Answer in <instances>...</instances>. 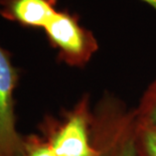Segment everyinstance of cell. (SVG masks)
Segmentation results:
<instances>
[{
    "instance_id": "cell-4",
    "label": "cell",
    "mask_w": 156,
    "mask_h": 156,
    "mask_svg": "<svg viewBox=\"0 0 156 156\" xmlns=\"http://www.w3.org/2000/svg\"><path fill=\"white\" fill-rule=\"evenodd\" d=\"M18 73L10 54L0 45V156H21L25 138L18 132L14 91Z\"/></svg>"
},
{
    "instance_id": "cell-8",
    "label": "cell",
    "mask_w": 156,
    "mask_h": 156,
    "mask_svg": "<svg viewBox=\"0 0 156 156\" xmlns=\"http://www.w3.org/2000/svg\"><path fill=\"white\" fill-rule=\"evenodd\" d=\"M21 156H56L48 140L31 136L25 138Z\"/></svg>"
},
{
    "instance_id": "cell-1",
    "label": "cell",
    "mask_w": 156,
    "mask_h": 156,
    "mask_svg": "<svg viewBox=\"0 0 156 156\" xmlns=\"http://www.w3.org/2000/svg\"><path fill=\"white\" fill-rule=\"evenodd\" d=\"M135 114L111 96L92 110L91 136L99 156H136Z\"/></svg>"
},
{
    "instance_id": "cell-5",
    "label": "cell",
    "mask_w": 156,
    "mask_h": 156,
    "mask_svg": "<svg viewBox=\"0 0 156 156\" xmlns=\"http://www.w3.org/2000/svg\"><path fill=\"white\" fill-rule=\"evenodd\" d=\"M58 0H0V14L23 27L42 28L56 12Z\"/></svg>"
},
{
    "instance_id": "cell-2",
    "label": "cell",
    "mask_w": 156,
    "mask_h": 156,
    "mask_svg": "<svg viewBox=\"0 0 156 156\" xmlns=\"http://www.w3.org/2000/svg\"><path fill=\"white\" fill-rule=\"evenodd\" d=\"M44 29L58 51V59L69 67L84 68L99 49L94 34L80 24L78 16L68 9H58Z\"/></svg>"
},
{
    "instance_id": "cell-3",
    "label": "cell",
    "mask_w": 156,
    "mask_h": 156,
    "mask_svg": "<svg viewBox=\"0 0 156 156\" xmlns=\"http://www.w3.org/2000/svg\"><path fill=\"white\" fill-rule=\"evenodd\" d=\"M91 116L89 99L84 97L48 139L56 156H99L92 141Z\"/></svg>"
},
{
    "instance_id": "cell-6",
    "label": "cell",
    "mask_w": 156,
    "mask_h": 156,
    "mask_svg": "<svg viewBox=\"0 0 156 156\" xmlns=\"http://www.w3.org/2000/svg\"><path fill=\"white\" fill-rule=\"evenodd\" d=\"M135 153L136 156H156V125L136 120Z\"/></svg>"
},
{
    "instance_id": "cell-9",
    "label": "cell",
    "mask_w": 156,
    "mask_h": 156,
    "mask_svg": "<svg viewBox=\"0 0 156 156\" xmlns=\"http://www.w3.org/2000/svg\"><path fill=\"white\" fill-rule=\"evenodd\" d=\"M142 1L147 3V4H149L151 7H153L156 10V0H142Z\"/></svg>"
},
{
    "instance_id": "cell-7",
    "label": "cell",
    "mask_w": 156,
    "mask_h": 156,
    "mask_svg": "<svg viewBox=\"0 0 156 156\" xmlns=\"http://www.w3.org/2000/svg\"><path fill=\"white\" fill-rule=\"evenodd\" d=\"M133 110L137 121L156 125V79L146 88Z\"/></svg>"
}]
</instances>
